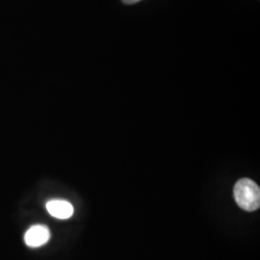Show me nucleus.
I'll return each instance as SVG.
<instances>
[{
    "mask_svg": "<svg viewBox=\"0 0 260 260\" xmlns=\"http://www.w3.org/2000/svg\"><path fill=\"white\" fill-rule=\"evenodd\" d=\"M235 201L242 209L252 212L259 208L260 189L250 178H242L234 186Z\"/></svg>",
    "mask_w": 260,
    "mask_h": 260,
    "instance_id": "1",
    "label": "nucleus"
},
{
    "mask_svg": "<svg viewBox=\"0 0 260 260\" xmlns=\"http://www.w3.org/2000/svg\"><path fill=\"white\" fill-rule=\"evenodd\" d=\"M49 238V230L44 225H34L30 228L24 235V240L26 245L31 248H38L47 244Z\"/></svg>",
    "mask_w": 260,
    "mask_h": 260,
    "instance_id": "2",
    "label": "nucleus"
},
{
    "mask_svg": "<svg viewBox=\"0 0 260 260\" xmlns=\"http://www.w3.org/2000/svg\"><path fill=\"white\" fill-rule=\"evenodd\" d=\"M47 210L57 219H69L74 214V207L69 202L63 200H52L47 204Z\"/></svg>",
    "mask_w": 260,
    "mask_h": 260,
    "instance_id": "3",
    "label": "nucleus"
},
{
    "mask_svg": "<svg viewBox=\"0 0 260 260\" xmlns=\"http://www.w3.org/2000/svg\"><path fill=\"white\" fill-rule=\"evenodd\" d=\"M124 3L126 4H133V3H136V2H139L141 0H122Z\"/></svg>",
    "mask_w": 260,
    "mask_h": 260,
    "instance_id": "4",
    "label": "nucleus"
}]
</instances>
